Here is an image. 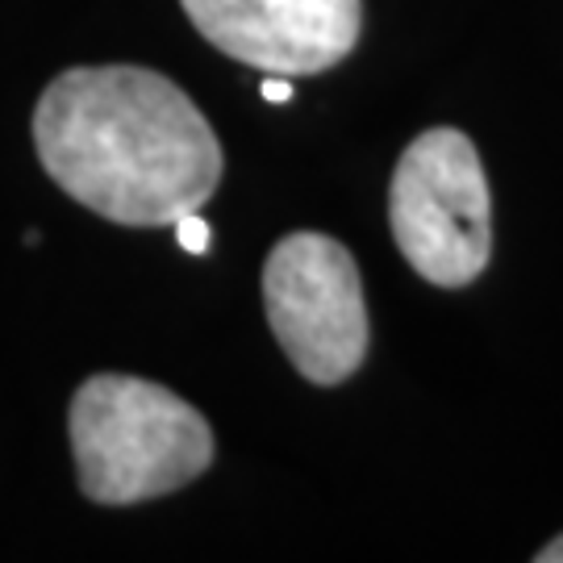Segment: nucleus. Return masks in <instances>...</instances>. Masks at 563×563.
Returning a JSON list of instances; mask_svg holds the SVG:
<instances>
[{
	"label": "nucleus",
	"instance_id": "obj_1",
	"mask_svg": "<svg viewBox=\"0 0 563 563\" xmlns=\"http://www.w3.org/2000/svg\"><path fill=\"white\" fill-rule=\"evenodd\" d=\"M46 176L121 225H176L222 180V142L180 84L146 67H71L34 113Z\"/></svg>",
	"mask_w": 563,
	"mask_h": 563
},
{
	"label": "nucleus",
	"instance_id": "obj_2",
	"mask_svg": "<svg viewBox=\"0 0 563 563\" xmlns=\"http://www.w3.org/2000/svg\"><path fill=\"white\" fill-rule=\"evenodd\" d=\"M71 451L84 497L134 505L197 481L213 463V430L163 384L92 376L71 401Z\"/></svg>",
	"mask_w": 563,
	"mask_h": 563
},
{
	"label": "nucleus",
	"instance_id": "obj_3",
	"mask_svg": "<svg viewBox=\"0 0 563 563\" xmlns=\"http://www.w3.org/2000/svg\"><path fill=\"white\" fill-rule=\"evenodd\" d=\"M388 222L405 263L439 288H463L493 255V201L467 134L439 125L405 146L388 188Z\"/></svg>",
	"mask_w": 563,
	"mask_h": 563
},
{
	"label": "nucleus",
	"instance_id": "obj_4",
	"mask_svg": "<svg viewBox=\"0 0 563 563\" xmlns=\"http://www.w3.org/2000/svg\"><path fill=\"white\" fill-rule=\"evenodd\" d=\"M263 305L288 363L313 384H342L367 355V305L351 251L330 234H288L263 263Z\"/></svg>",
	"mask_w": 563,
	"mask_h": 563
},
{
	"label": "nucleus",
	"instance_id": "obj_5",
	"mask_svg": "<svg viewBox=\"0 0 563 563\" xmlns=\"http://www.w3.org/2000/svg\"><path fill=\"white\" fill-rule=\"evenodd\" d=\"M222 55L267 76H318L342 63L363 30V0H180Z\"/></svg>",
	"mask_w": 563,
	"mask_h": 563
},
{
	"label": "nucleus",
	"instance_id": "obj_6",
	"mask_svg": "<svg viewBox=\"0 0 563 563\" xmlns=\"http://www.w3.org/2000/svg\"><path fill=\"white\" fill-rule=\"evenodd\" d=\"M176 239L188 255H205L209 251V225H205L201 213H184L180 222H176Z\"/></svg>",
	"mask_w": 563,
	"mask_h": 563
},
{
	"label": "nucleus",
	"instance_id": "obj_7",
	"mask_svg": "<svg viewBox=\"0 0 563 563\" xmlns=\"http://www.w3.org/2000/svg\"><path fill=\"white\" fill-rule=\"evenodd\" d=\"M263 101L272 104H288L292 101V84H288V76H272V80H263Z\"/></svg>",
	"mask_w": 563,
	"mask_h": 563
},
{
	"label": "nucleus",
	"instance_id": "obj_8",
	"mask_svg": "<svg viewBox=\"0 0 563 563\" xmlns=\"http://www.w3.org/2000/svg\"><path fill=\"white\" fill-rule=\"evenodd\" d=\"M539 563H563V534L560 539H551V543L539 551Z\"/></svg>",
	"mask_w": 563,
	"mask_h": 563
}]
</instances>
